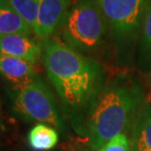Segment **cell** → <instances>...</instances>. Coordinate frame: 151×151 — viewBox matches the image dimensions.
<instances>
[{
	"label": "cell",
	"mask_w": 151,
	"mask_h": 151,
	"mask_svg": "<svg viewBox=\"0 0 151 151\" xmlns=\"http://www.w3.org/2000/svg\"><path fill=\"white\" fill-rule=\"evenodd\" d=\"M72 0H39V15L34 34L44 42L57 32Z\"/></svg>",
	"instance_id": "7"
},
{
	"label": "cell",
	"mask_w": 151,
	"mask_h": 151,
	"mask_svg": "<svg viewBox=\"0 0 151 151\" xmlns=\"http://www.w3.org/2000/svg\"><path fill=\"white\" fill-rule=\"evenodd\" d=\"M107 24L98 0H75L58 28L57 36L77 52H90L102 43Z\"/></svg>",
	"instance_id": "3"
},
{
	"label": "cell",
	"mask_w": 151,
	"mask_h": 151,
	"mask_svg": "<svg viewBox=\"0 0 151 151\" xmlns=\"http://www.w3.org/2000/svg\"><path fill=\"white\" fill-rule=\"evenodd\" d=\"M28 144L35 151H47L57 145L59 134L53 127L46 124H37L29 131Z\"/></svg>",
	"instance_id": "11"
},
{
	"label": "cell",
	"mask_w": 151,
	"mask_h": 151,
	"mask_svg": "<svg viewBox=\"0 0 151 151\" xmlns=\"http://www.w3.org/2000/svg\"><path fill=\"white\" fill-rule=\"evenodd\" d=\"M9 2L34 32L39 15V0H9Z\"/></svg>",
	"instance_id": "12"
},
{
	"label": "cell",
	"mask_w": 151,
	"mask_h": 151,
	"mask_svg": "<svg viewBox=\"0 0 151 151\" xmlns=\"http://www.w3.org/2000/svg\"><path fill=\"white\" fill-rule=\"evenodd\" d=\"M118 43H129L139 33L151 0H98Z\"/></svg>",
	"instance_id": "5"
},
{
	"label": "cell",
	"mask_w": 151,
	"mask_h": 151,
	"mask_svg": "<svg viewBox=\"0 0 151 151\" xmlns=\"http://www.w3.org/2000/svg\"><path fill=\"white\" fill-rule=\"evenodd\" d=\"M11 99L13 110L24 120L39 122L59 131L65 130L56 99L40 77L12 87Z\"/></svg>",
	"instance_id": "4"
},
{
	"label": "cell",
	"mask_w": 151,
	"mask_h": 151,
	"mask_svg": "<svg viewBox=\"0 0 151 151\" xmlns=\"http://www.w3.org/2000/svg\"><path fill=\"white\" fill-rule=\"evenodd\" d=\"M81 151H94V150H89V149H83Z\"/></svg>",
	"instance_id": "16"
},
{
	"label": "cell",
	"mask_w": 151,
	"mask_h": 151,
	"mask_svg": "<svg viewBox=\"0 0 151 151\" xmlns=\"http://www.w3.org/2000/svg\"><path fill=\"white\" fill-rule=\"evenodd\" d=\"M32 32V28L15 11L9 0H0V36L11 34L31 35Z\"/></svg>",
	"instance_id": "9"
},
{
	"label": "cell",
	"mask_w": 151,
	"mask_h": 151,
	"mask_svg": "<svg viewBox=\"0 0 151 151\" xmlns=\"http://www.w3.org/2000/svg\"><path fill=\"white\" fill-rule=\"evenodd\" d=\"M43 42L31 35L11 34L0 36V55L18 58L36 65L42 57Z\"/></svg>",
	"instance_id": "6"
},
{
	"label": "cell",
	"mask_w": 151,
	"mask_h": 151,
	"mask_svg": "<svg viewBox=\"0 0 151 151\" xmlns=\"http://www.w3.org/2000/svg\"><path fill=\"white\" fill-rule=\"evenodd\" d=\"M131 151H151V106L145 105L134 124Z\"/></svg>",
	"instance_id": "10"
},
{
	"label": "cell",
	"mask_w": 151,
	"mask_h": 151,
	"mask_svg": "<svg viewBox=\"0 0 151 151\" xmlns=\"http://www.w3.org/2000/svg\"><path fill=\"white\" fill-rule=\"evenodd\" d=\"M44 66L48 78L70 116L93 106L102 91L104 72L94 60L83 56L56 34L43 42Z\"/></svg>",
	"instance_id": "1"
},
{
	"label": "cell",
	"mask_w": 151,
	"mask_h": 151,
	"mask_svg": "<svg viewBox=\"0 0 151 151\" xmlns=\"http://www.w3.org/2000/svg\"><path fill=\"white\" fill-rule=\"evenodd\" d=\"M99 151H131V141L122 133L109 140Z\"/></svg>",
	"instance_id": "14"
},
{
	"label": "cell",
	"mask_w": 151,
	"mask_h": 151,
	"mask_svg": "<svg viewBox=\"0 0 151 151\" xmlns=\"http://www.w3.org/2000/svg\"><path fill=\"white\" fill-rule=\"evenodd\" d=\"M0 74L11 82L13 87L24 84L39 77L36 66L32 63L2 55H0Z\"/></svg>",
	"instance_id": "8"
},
{
	"label": "cell",
	"mask_w": 151,
	"mask_h": 151,
	"mask_svg": "<svg viewBox=\"0 0 151 151\" xmlns=\"http://www.w3.org/2000/svg\"><path fill=\"white\" fill-rule=\"evenodd\" d=\"M6 127H5V123H4V119H3V115H2V109H1V104H0V134L5 132Z\"/></svg>",
	"instance_id": "15"
},
{
	"label": "cell",
	"mask_w": 151,
	"mask_h": 151,
	"mask_svg": "<svg viewBox=\"0 0 151 151\" xmlns=\"http://www.w3.org/2000/svg\"><path fill=\"white\" fill-rule=\"evenodd\" d=\"M140 51L143 58L151 60V1L140 24Z\"/></svg>",
	"instance_id": "13"
},
{
	"label": "cell",
	"mask_w": 151,
	"mask_h": 151,
	"mask_svg": "<svg viewBox=\"0 0 151 151\" xmlns=\"http://www.w3.org/2000/svg\"><path fill=\"white\" fill-rule=\"evenodd\" d=\"M139 101V91L124 84L114 83L102 89L90 109L87 122V137L91 148L99 151L123 133Z\"/></svg>",
	"instance_id": "2"
}]
</instances>
